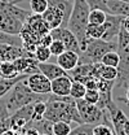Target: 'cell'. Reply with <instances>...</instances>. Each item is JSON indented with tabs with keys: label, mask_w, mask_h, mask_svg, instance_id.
I'll list each match as a JSON object with an SVG mask.
<instances>
[{
	"label": "cell",
	"mask_w": 129,
	"mask_h": 135,
	"mask_svg": "<svg viewBox=\"0 0 129 135\" xmlns=\"http://www.w3.org/2000/svg\"><path fill=\"white\" fill-rule=\"evenodd\" d=\"M1 135H18L17 133H14L13 130H8V131H5V133H3Z\"/></svg>",
	"instance_id": "obj_41"
},
{
	"label": "cell",
	"mask_w": 129,
	"mask_h": 135,
	"mask_svg": "<svg viewBox=\"0 0 129 135\" xmlns=\"http://www.w3.org/2000/svg\"><path fill=\"white\" fill-rule=\"evenodd\" d=\"M57 64L64 71H70L79 65V53L75 51H64L57 56Z\"/></svg>",
	"instance_id": "obj_14"
},
{
	"label": "cell",
	"mask_w": 129,
	"mask_h": 135,
	"mask_svg": "<svg viewBox=\"0 0 129 135\" xmlns=\"http://www.w3.org/2000/svg\"><path fill=\"white\" fill-rule=\"evenodd\" d=\"M25 23L31 29L34 33L37 34L40 38L43 35H45V34L50 33V29H49V26L47 25V22L44 21V18H43L41 15H34V13H31Z\"/></svg>",
	"instance_id": "obj_15"
},
{
	"label": "cell",
	"mask_w": 129,
	"mask_h": 135,
	"mask_svg": "<svg viewBox=\"0 0 129 135\" xmlns=\"http://www.w3.org/2000/svg\"><path fill=\"white\" fill-rule=\"evenodd\" d=\"M115 130L111 125H106V123H98L93 129V135H114Z\"/></svg>",
	"instance_id": "obj_32"
},
{
	"label": "cell",
	"mask_w": 129,
	"mask_h": 135,
	"mask_svg": "<svg viewBox=\"0 0 129 135\" xmlns=\"http://www.w3.org/2000/svg\"><path fill=\"white\" fill-rule=\"evenodd\" d=\"M21 75L14 66L13 61H0V77L5 79H12Z\"/></svg>",
	"instance_id": "obj_20"
},
{
	"label": "cell",
	"mask_w": 129,
	"mask_h": 135,
	"mask_svg": "<svg viewBox=\"0 0 129 135\" xmlns=\"http://www.w3.org/2000/svg\"><path fill=\"white\" fill-rule=\"evenodd\" d=\"M109 51H117L116 42H106L103 39H88L87 47L79 53V64H97Z\"/></svg>",
	"instance_id": "obj_5"
},
{
	"label": "cell",
	"mask_w": 129,
	"mask_h": 135,
	"mask_svg": "<svg viewBox=\"0 0 129 135\" xmlns=\"http://www.w3.org/2000/svg\"><path fill=\"white\" fill-rule=\"evenodd\" d=\"M123 1H127V3H129V0H123Z\"/></svg>",
	"instance_id": "obj_43"
},
{
	"label": "cell",
	"mask_w": 129,
	"mask_h": 135,
	"mask_svg": "<svg viewBox=\"0 0 129 135\" xmlns=\"http://www.w3.org/2000/svg\"><path fill=\"white\" fill-rule=\"evenodd\" d=\"M49 98H50V94L41 95V94L32 92L26 83V78H23L12 87V90L4 96V100L7 103V107L10 114H13L16 110L25 105H29L36 101H48Z\"/></svg>",
	"instance_id": "obj_3"
},
{
	"label": "cell",
	"mask_w": 129,
	"mask_h": 135,
	"mask_svg": "<svg viewBox=\"0 0 129 135\" xmlns=\"http://www.w3.org/2000/svg\"><path fill=\"white\" fill-rule=\"evenodd\" d=\"M74 0H48V9L41 15L49 29L66 27Z\"/></svg>",
	"instance_id": "obj_4"
},
{
	"label": "cell",
	"mask_w": 129,
	"mask_h": 135,
	"mask_svg": "<svg viewBox=\"0 0 129 135\" xmlns=\"http://www.w3.org/2000/svg\"><path fill=\"white\" fill-rule=\"evenodd\" d=\"M26 77L27 75H25V74H21V75H18L16 78H12V79H5V78L0 77V98H4L18 81H21V79H23Z\"/></svg>",
	"instance_id": "obj_21"
},
{
	"label": "cell",
	"mask_w": 129,
	"mask_h": 135,
	"mask_svg": "<svg viewBox=\"0 0 129 135\" xmlns=\"http://www.w3.org/2000/svg\"><path fill=\"white\" fill-rule=\"evenodd\" d=\"M96 125L92 123H79L75 129H72L68 135H93V129Z\"/></svg>",
	"instance_id": "obj_28"
},
{
	"label": "cell",
	"mask_w": 129,
	"mask_h": 135,
	"mask_svg": "<svg viewBox=\"0 0 129 135\" xmlns=\"http://www.w3.org/2000/svg\"><path fill=\"white\" fill-rule=\"evenodd\" d=\"M120 61L117 65V78L115 79V87H125L129 79V44L121 51H117Z\"/></svg>",
	"instance_id": "obj_10"
},
{
	"label": "cell",
	"mask_w": 129,
	"mask_h": 135,
	"mask_svg": "<svg viewBox=\"0 0 129 135\" xmlns=\"http://www.w3.org/2000/svg\"><path fill=\"white\" fill-rule=\"evenodd\" d=\"M123 131H124L125 135H129V118L127 119V122H125L124 126H123Z\"/></svg>",
	"instance_id": "obj_40"
},
{
	"label": "cell",
	"mask_w": 129,
	"mask_h": 135,
	"mask_svg": "<svg viewBox=\"0 0 129 135\" xmlns=\"http://www.w3.org/2000/svg\"><path fill=\"white\" fill-rule=\"evenodd\" d=\"M50 35L53 39H58L64 44L67 51H75L80 53V47H79V40L78 38L71 33L67 27H56L50 30Z\"/></svg>",
	"instance_id": "obj_9"
},
{
	"label": "cell",
	"mask_w": 129,
	"mask_h": 135,
	"mask_svg": "<svg viewBox=\"0 0 129 135\" xmlns=\"http://www.w3.org/2000/svg\"><path fill=\"white\" fill-rule=\"evenodd\" d=\"M76 107L79 110V114L81 117V121L85 123H92V125H98L103 123L105 118L107 116V110H102L96 104H89L84 99L76 100Z\"/></svg>",
	"instance_id": "obj_6"
},
{
	"label": "cell",
	"mask_w": 129,
	"mask_h": 135,
	"mask_svg": "<svg viewBox=\"0 0 129 135\" xmlns=\"http://www.w3.org/2000/svg\"><path fill=\"white\" fill-rule=\"evenodd\" d=\"M39 135H45V134H39Z\"/></svg>",
	"instance_id": "obj_44"
},
{
	"label": "cell",
	"mask_w": 129,
	"mask_h": 135,
	"mask_svg": "<svg viewBox=\"0 0 129 135\" xmlns=\"http://www.w3.org/2000/svg\"><path fill=\"white\" fill-rule=\"evenodd\" d=\"M72 78L68 74L58 77L50 82V92L56 96H70Z\"/></svg>",
	"instance_id": "obj_12"
},
{
	"label": "cell",
	"mask_w": 129,
	"mask_h": 135,
	"mask_svg": "<svg viewBox=\"0 0 129 135\" xmlns=\"http://www.w3.org/2000/svg\"><path fill=\"white\" fill-rule=\"evenodd\" d=\"M106 8L109 15L128 17L129 16V3L123 0H106Z\"/></svg>",
	"instance_id": "obj_18"
},
{
	"label": "cell",
	"mask_w": 129,
	"mask_h": 135,
	"mask_svg": "<svg viewBox=\"0 0 129 135\" xmlns=\"http://www.w3.org/2000/svg\"><path fill=\"white\" fill-rule=\"evenodd\" d=\"M34 56L36 59L37 62H45L48 61L49 57L52 56L50 51H49V47H45V46H37L35 51H34Z\"/></svg>",
	"instance_id": "obj_30"
},
{
	"label": "cell",
	"mask_w": 129,
	"mask_h": 135,
	"mask_svg": "<svg viewBox=\"0 0 129 135\" xmlns=\"http://www.w3.org/2000/svg\"><path fill=\"white\" fill-rule=\"evenodd\" d=\"M10 127H12L10 126V117L4 119V121H0V135L8 130H10Z\"/></svg>",
	"instance_id": "obj_37"
},
{
	"label": "cell",
	"mask_w": 129,
	"mask_h": 135,
	"mask_svg": "<svg viewBox=\"0 0 129 135\" xmlns=\"http://www.w3.org/2000/svg\"><path fill=\"white\" fill-rule=\"evenodd\" d=\"M26 50L21 46L0 43V61H14L16 59L23 56Z\"/></svg>",
	"instance_id": "obj_13"
},
{
	"label": "cell",
	"mask_w": 129,
	"mask_h": 135,
	"mask_svg": "<svg viewBox=\"0 0 129 135\" xmlns=\"http://www.w3.org/2000/svg\"><path fill=\"white\" fill-rule=\"evenodd\" d=\"M30 9L34 15H43L48 9V0H29Z\"/></svg>",
	"instance_id": "obj_27"
},
{
	"label": "cell",
	"mask_w": 129,
	"mask_h": 135,
	"mask_svg": "<svg viewBox=\"0 0 129 135\" xmlns=\"http://www.w3.org/2000/svg\"><path fill=\"white\" fill-rule=\"evenodd\" d=\"M121 26H123V27H124L125 30H128V31H129V16H128V17H124V18H123Z\"/></svg>",
	"instance_id": "obj_39"
},
{
	"label": "cell",
	"mask_w": 129,
	"mask_h": 135,
	"mask_svg": "<svg viewBox=\"0 0 129 135\" xmlns=\"http://www.w3.org/2000/svg\"><path fill=\"white\" fill-rule=\"evenodd\" d=\"M45 109H47V101H36V103H34V110H32L31 121H40V119H43Z\"/></svg>",
	"instance_id": "obj_29"
},
{
	"label": "cell",
	"mask_w": 129,
	"mask_h": 135,
	"mask_svg": "<svg viewBox=\"0 0 129 135\" xmlns=\"http://www.w3.org/2000/svg\"><path fill=\"white\" fill-rule=\"evenodd\" d=\"M83 99L87 101V103H89V104H96L97 105V103L99 100V91L97 88L87 90V92H85V95H84Z\"/></svg>",
	"instance_id": "obj_34"
},
{
	"label": "cell",
	"mask_w": 129,
	"mask_h": 135,
	"mask_svg": "<svg viewBox=\"0 0 129 135\" xmlns=\"http://www.w3.org/2000/svg\"><path fill=\"white\" fill-rule=\"evenodd\" d=\"M127 104H128V105H129V103H127Z\"/></svg>",
	"instance_id": "obj_45"
},
{
	"label": "cell",
	"mask_w": 129,
	"mask_h": 135,
	"mask_svg": "<svg viewBox=\"0 0 129 135\" xmlns=\"http://www.w3.org/2000/svg\"><path fill=\"white\" fill-rule=\"evenodd\" d=\"M71 130V123L67 121L53 122V135H68Z\"/></svg>",
	"instance_id": "obj_26"
},
{
	"label": "cell",
	"mask_w": 129,
	"mask_h": 135,
	"mask_svg": "<svg viewBox=\"0 0 129 135\" xmlns=\"http://www.w3.org/2000/svg\"><path fill=\"white\" fill-rule=\"evenodd\" d=\"M85 92H87V87H85V84L83 82H80V81H72L71 90H70V96L72 99H75V100L83 99Z\"/></svg>",
	"instance_id": "obj_22"
},
{
	"label": "cell",
	"mask_w": 129,
	"mask_h": 135,
	"mask_svg": "<svg viewBox=\"0 0 129 135\" xmlns=\"http://www.w3.org/2000/svg\"><path fill=\"white\" fill-rule=\"evenodd\" d=\"M119 61H120L119 52H117V51H109V52H106V53L103 55V57L101 59L99 62H102L103 65H107V66L117 68Z\"/></svg>",
	"instance_id": "obj_23"
},
{
	"label": "cell",
	"mask_w": 129,
	"mask_h": 135,
	"mask_svg": "<svg viewBox=\"0 0 129 135\" xmlns=\"http://www.w3.org/2000/svg\"><path fill=\"white\" fill-rule=\"evenodd\" d=\"M106 17H107V13L102 9H90L88 21L92 25H103L106 21Z\"/></svg>",
	"instance_id": "obj_24"
},
{
	"label": "cell",
	"mask_w": 129,
	"mask_h": 135,
	"mask_svg": "<svg viewBox=\"0 0 129 135\" xmlns=\"http://www.w3.org/2000/svg\"><path fill=\"white\" fill-rule=\"evenodd\" d=\"M114 135H116V133H115V134H114Z\"/></svg>",
	"instance_id": "obj_46"
},
{
	"label": "cell",
	"mask_w": 129,
	"mask_h": 135,
	"mask_svg": "<svg viewBox=\"0 0 129 135\" xmlns=\"http://www.w3.org/2000/svg\"><path fill=\"white\" fill-rule=\"evenodd\" d=\"M128 84H129V79H128V82H127V86H128ZM127 86H125V87H127Z\"/></svg>",
	"instance_id": "obj_42"
},
{
	"label": "cell",
	"mask_w": 129,
	"mask_h": 135,
	"mask_svg": "<svg viewBox=\"0 0 129 135\" xmlns=\"http://www.w3.org/2000/svg\"><path fill=\"white\" fill-rule=\"evenodd\" d=\"M92 75L98 79H105V81H115L117 78V69L112 66L103 65L102 62L93 64V71Z\"/></svg>",
	"instance_id": "obj_17"
},
{
	"label": "cell",
	"mask_w": 129,
	"mask_h": 135,
	"mask_svg": "<svg viewBox=\"0 0 129 135\" xmlns=\"http://www.w3.org/2000/svg\"><path fill=\"white\" fill-rule=\"evenodd\" d=\"M49 51H50V53L53 55V56H58V55H61L62 52L66 51V47H64V44L61 42V40H58V39H53L52 40V43L49 44Z\"/></svg>",
	"instance_id": "obj_33"
},
{
	"label": "cell",
	"mask_w": 129,
	"mask_h": 135,
	"mask_svg": "<svg viewBox=\"0 0 129 135\" xmlns=\"http://www.w3.org/2000/svg\"><path fill=\"white\" fill-rule=\"evenodd\" d=\"M119 100H120V101H123V103H125V104H127V103H129V84L127 86V87H125V99L120 98Z\"/></svg>",
	"instance_id": "obj_38"
},
{
	"label": "cell",
	"mask_w": 129,
	"mask_h": 135,
	"mask_svg": "<svg viewBox=\"0 0 129 135\" xmlns=\"http://www.w3.org/2000/svg\"><path fill=\"white\" fill-rule=\"evenodd\" d=\"M92 71H93V64H79L72 70L67 71V74L72 78V81H80L85 77L92 75Z\"/></svg>",
	"instance_id": "obj_19"
},
{
	"label": "cell",
	"mask_w": 129,
	"mask_h": 135,
	"mask_svg": "<svg viewBox=\"0 0 129 135\" xmlns=\"http://www.w3.org/2000/svg\"><path fill=\"white\" fill-rule=\"evenodd\" d=\"M123 18L121 16H115V15H109L106 17V21L103 23L105 26V34L102 36L103 40L106 42H115V39L117 38V34L119 30L121 27V22H123Z\"/></svg>",
	"instance_id": "obj_11"
},
{
	"label": "cell",
	"mask_w": 129,
	"mask_h": 135,
	"mask_svg": "<svg viewBox=\"0 0 129 135\" xmlns=\"http://www.w3.org/2000/svg\"><path fill=\"white\" fill-rule=\"evenodd\" d=\"M105 34V26L103 25H92L89 23L87 27V38L88 39H102Z\"/></svg>",
	"instance_id": "obj_25"
},
{
	"label": "cell",
	"mask_w": 129,
	"mask_h": 135,
	"mask_svg": "<svg viewBox=\"0 0 129 135\" xmlns=\"http://www.w3.org/2000/svg\"><path fill=\"white\" fill-rule=\"evenodd\" d=\"M37 69H39L40 73H43L50 81H53V79H56L58 77H62L64 74H67V71H64L57 62H49V61L37 62Z\"/></svg>",
	"instance_id": "obj_16"
},
{
	"label": "cell",
	"mask_w": 129,
	"mask_h": 135,
	"mask_svg": "<svg viewBox=\"0 0 129 135\" xmlns=\"http://www.w3.org/2000/svg\"><path fill=\"white\" fill-rule=\"evenodd\" d=\"M44 118L52 122L67 121L70 123H83L76 107V100L71 96H56L53 94H50V98L47 101Z\"/></svg>",
	"instance_id": "obj_1"
},
{
	"label": "cell",
	"mask_w": 129,
	"mask_h": 135,
	"mask_svg": "<svg viewBox=\"0 0 129 135\" xmlns=\"http://www.w3.org/2000/svg\"><path fill=\"white\" fill-rule=\"evenodd\" d=\"M50 82L52 81L48 79L40 71H35L26 77V83L30 87V90L35 94H41V95L52 94L50 92Z\"/></svg>",
	"instance_id": "obj_8"
},
{
	"label": "cell",
	"mask_w": 129,
	"mask_h": 135,
	"mask_svg": "<svg viewBox=\"0 0 129 135\" xmlns=\"http://www.w3.org/2000/svg\"><path fill=\"white\" fill-rule=\"evenodd\" d=\"M88 3V5L90 7V9H102L107 13V8H106V0H85Z\"/></svg>",
	"instance_id": "obj_35"
},
{
	"label": "cell",
	"mask_w": 129,
	"mask_h": 135,
	"mask_svg": "<svg viewBox=\"0 0 129 135\" xmlns=\"http://www.w3.org/2000/svg\"><path fill=\"white\" fill-rule=\"evenodd\" d=\"M89 12H90V7L88 5V3L85 0H74L71 15H70L67 26H66L78 38L80 52L84 51V48L87 47V43H88L87 27L89 25V21H88Z\"/></svg>",
	"instance_id": "obj_2"
},
{
	"label": "cell",
	"mask_w": 129,
	"mask_h": 135,
	"mask_svg": "<svg viewBox=\"0 0 129 135\" xmlns=\"http://www.w3.org/2000/svg\"><path fill=\"white\" fill-rule=\"evenodd\" d=\"M116 44H117V51L124 50L129 44V31L125 30L123 26H121L120 30H119L117 38H116Z\"/></svg>",
	"instance_id": "obj_31"
},
{
	"label": "cell",
	"mask_w": 129,
	"mask_h": 135,
	"mask_svg": "<svg viewBox=\"0 0 129 135\" xmlns=\"http://www.w3.org/2000/svg\"><path fill=\"white\" fill-rule=\"evenodd\" d=\"M22 26H23L22 21H19L10 12L0 8V31L10 35H19Z\"/></svg>",
	"instance_id": "obj_7"
},
{
	"label": "cell",
	"mask_w": 129,
	"mask_h": 135,
	"mask_svg": "<svg viewBox=\"0 0 129 135\" xmlns=\"http://www.w3.org/2000/svg\"><path fill=\"white\" fill-rule=\"evenodd\" d=\"M12 116L8 107H7V103L4 100V98H0V121H4L7 118H9Z\"/></svg>",
	"instance_id": "obj_36"
}]
</instances>
